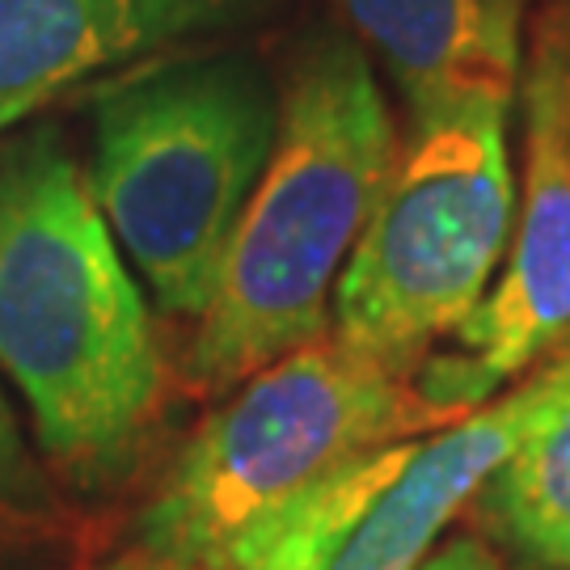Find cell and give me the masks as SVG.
<instances>
[{
  "instance_id": "10",
  "label": "cell",
  "mask_w": 570,
  "mask_h": 570,
  "mask_svg": "<svg viewBox=\"0 0 570 570\" xmlns=\"http://www.w3.org/2000/svg\"><path fill=\"white\" fill-rule=\"evenodd\" d=\"M482 529L532 570H570V355L550 397L473 494Z\"/></svg>"
},
{
  "instance_id": "1",
  "label": "cell",
  "mask_w": 570,
  "mask_h": 570,
  "mask_svg": "<svg viewBox=\"0 0 570 570\" xmlns=\"http://www.w3.org/2000/svg\"><path fill=\"white\" fill-rule=\"evenodd\" d=\"M0 372L42 452L102 487L136 456L165 367L140 284L56 136L0 153Z\"/></svg>"
},
{
  "instance_id": "9",
  "label": "cell",
  "mask_w": 570,
  "mask_h": 570,
  "mask_svg": "<svg viewBox=\"0 0 570 570\" xmlns=\"http://www.w3.org/2000/svg\"><path fill=\"white\" fill-rule=\"evenodd\" d=\"M385 60L410 115L456 102H515L524 0H338Z\"/></svg>"
},
{
  "instance_id": "13",
  "label": "cell",
  "mask_w": 570,
  "mask_h": 570,
  "mask_svg": "<svg viewBox=\"0 0 570 570\" xmlns=\"http://www.w3.org/2000/svg\"><path fill=\"white\" fill-rule=\"evenodd\" d=\"M102 570H131L127 562H110V567H102Z\"/></svg>"
},
{
  "instance_id": "3",
  "label": "cell",
  "mask_w": 570,
  "mask_h": 570,
  "mask_svg": "<svg viewBox=\"0 0 570 570\" xmlns=\"http://www.w3.org/2000/svg\"><path fill=\"white\" fill-rule=\"evenodd\" d=\"M279 89L245 51L148 63L94 94L89 190L144 287L199 322L279 136Z\"/></svg>"
},
{
  "instance_id": "6",
  "label": "cell",
  "mask_w": 570,
  "mask_h": 570,
  "mask_svg": "<svg viewBox=\"0 0 570 570\" xmlns=\"http://www.w3.org/2000/svg\"><path fill=\"white\" fill-rule=\"evenodd\" d=\"M558 364L444 428L364 452L233 546L225 570H419L550 397Z\"/></svg>"
},
{
  "instance_id": "8",
  "label": "cell",
  "mask_w": 570,
  "mask_h": 570,
  "mask_svg": "<svg viewBox=\"0 0 570 570\" xmlns=\"http://www.w3.org/2000/svg\"><path fill=\"white\" fill-rule=\"evenodd\" d=\"M258 0H0V131L63 89L220 30Z\"/></svg>"
},
{
  "instance_id": "4",
  "label": "cell",
  "mask_w": 570,
  "mask_h": 570,
  "mask_svg": "<svg viewBox=\"0 0 570 570\" xmlns=\"http://www.w3.org/2000/svg\"><path fill=\"white\" fill-rule=\"evenodd\" d=\"M444 423L414 376L326 334L254 372L199 423L144 508L140 550L161 570H225L245 532L330 473Z\"/></svg>"
},
{
  "instance_id": "11",
  "label": "cell",
  "mask_w": 570,
  "mask_h": 570,
  "mask_svg": "<svg viewBox=\"0 0 570 570\" xmlns=\"http://www.w3.org/2000/svg\"><path fill=\"white\" fill-rule=\"evenodd\" d=\"M21 494H26L21 444H18V431H13V419H9V406H4V397H0V524L13 520Z\"/></svg>"
},
{
  "instance_id": "5",
  "label": "cell",
  "mask_w": 570,
  "mask_h": 570,
  "mask_svg": "<svg viewBox=\"0 0 570 570\" xmlns=\"http://www.w3.org/2000/svg\"><path fill=\"white\" fill-rule=\"evenodd\" d=\"M503 102L410 115L406 140L334 287V338L414 376L487 301L515 228Z\"/></svg>"
},
{
  "instance_id": "7",
  "label": "cell",
  "mask_w": 570,
  "mask_h": 570,
  "mask_svg": "<svg viewBox=\"0 0 570 570\" xmlns=\"http://www.w3.org/2000/svg\"><path fill=\"white\" fill-rule=\"evenodd\" d=\"M558 343H570V21L550 13L524 72V204L508 266L414 385L461 419Z\"/></svg>"
},
{
  "instance_id": "2",
  "label": "cell",
  "mask_w": 570,
  "mask_h": 570,
  "mask_svg": "<svg viewBox=\"0 0 570 570\" xmlns=\"http://www.w3.org/2000/svg\"><path fill=\"white\" fill-rule=\"evenodd\" d=\"M397 157L385 89L360 42L317 39L279 106V136L195 322L186 376L233 393L254 372L330 334L351 249Z\"/></svg>"
},
{
  "instance_id": "12",
  "label": "cell",
  "mask_w": 570,
  "mask_h": 570,
  "mask_svg": "<svg viewBox=\"0 0 570 570\" xmlns=\"http://www.w3.org/2000/svg\"><path fill=\"white\" fill-rule=\"evenodd\" d=\"M419 570H508V567H503V562H499L482 541H473V537H456V541L435 546V550L423 558V567Z\"/></svg>"
}]
</instances>
